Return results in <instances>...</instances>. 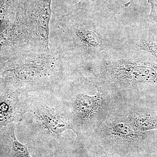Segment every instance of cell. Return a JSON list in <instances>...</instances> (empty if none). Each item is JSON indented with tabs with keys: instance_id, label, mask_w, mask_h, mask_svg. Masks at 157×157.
<instances>
[{
	"instance_id": "obj_1",
	"label": "cell",
	"mask_w": 157,
	"mask_h": 157,
	"mask_svg": "<svg viewBox=\"0 0 157 157\" xmlns=\"http://www.w3.org/2000/svg\"><path fill=\"white\" fill-rule=\"evenodd\" d=\"M92 63L96 76L108 84L132 89H157V63L121 45Z\"/></svg>"
},
{
	"instance_id": "obj_2",
	"label": "cell",
	"mask_w": 157,
	"mask_h": 157,
	"mask_svg": "<svg viewBox=\"0 0 157 157\" xmlns=\"http://www.w3.org/2000/svg\"><path fill=\"white\" fill-rule=\"evenodd\" d=\"M121 45L143 54L157 63V23L148 21L124 31Z\"/></svg>"
},
{
	"instance_id": "obj_3",
	"label": "cell",
	"mask_w": 157,
	"mask_h": 157,
	"mask_svg": "<svg viewBox=\"0 0 157 157\" xmlns=\"http://www.w3.org/2000/svg\"><path fill=\"white\" fill-rule=\"evenodd\" d=\"M52 0H43L39 9L38 20V29L39 34L43 40L48 42L49 22L50 21L51 10V3Z\"/></svg>"
},
{
	"instance_id": "obj_4",
	"label": "cell",
	"mask_w": 157,
	"mask_h": 157,
	"mask_svg": "<svg viewBox=\"0 0 157 157\" xmlns=\"http://www.w3.org/2000/svg\"><path fill=\"white\" fill-rule=\"evenodd\" d=\"M76 9L86 8L92 14H102L109 0H75Z\"/></svg>"
},
{
	"instance_id": "obj_5",
	"label": "cell",
	"mask_w": 157,
	"mask_h": 157,
	"mask_svg": "<svg viewBox=\"0 0 157 157\" xmlns=\"http://www.w3.org/2000/svg\"><path fill=\"white\" fill-rule=\"evenodd\" d=\"M96 101L95 97H89L83 95H80L77 100V109L80 113L89 115L92 113L97 108Z\"/></svg>"
},
{
	"instance_id": "obj_6",
	"label": "cell",
	"mask_w": 157,
	"mask_h": 157,
	"mask_svg": "<svg viewBox=\"0 0 157 157\" xmlns=\"http://www.w3.org/2000/svg\"><path fill=\"white\" fill-rule=\"evenodd\" d=\"M11 137L12 142V150L16 157H31L29 154L27 145L19 143L14 135V130L11 132Z\"/></svg>"
},
{
	"instance_id": "obj_7",
	"label": "cell",
	"mask_w": 157,
	"mask_h": 157,
	"mask_svg": "<svg viewBox=\"0 0 157 157\" xmlns=\"http://www.w3.org/2000/svg\"><path fill=\"white\" fill-rule=\"evenodd\" d=\"M151 6V11L149 16L148 21L157 23V0H147Z\"/></svg>"
}]
</instances>
